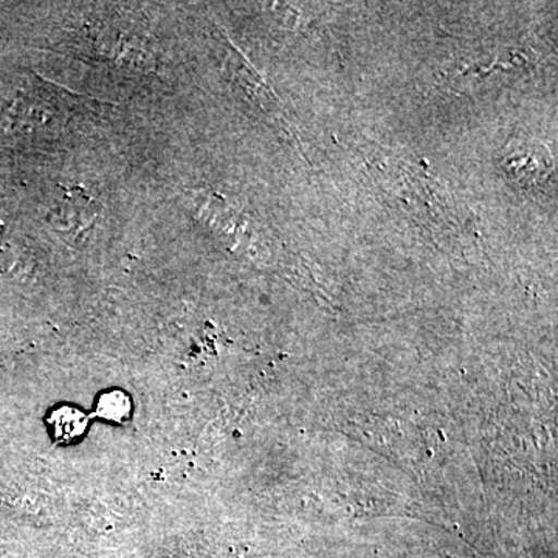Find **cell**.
<instances>
[{
    "instance_id": "cell-1",
    "label": "cell",
    "mask_w": 558,
    "mask_h": 558,
    "mask_svg": "<svg viewBox=\"0 0 558 558\" xmlns=\"http://www.w3.org/2000/svg\"><path fill=\"white\" fill-rule=\"evenodd\" d=\"M126 403L130 402H128V399L124 398V396L119 395V392H116V395L105 396L100 402V413L105 414L108 418H120L121 416H124V413H126L128 410H130V407H126Z\"/></svg>"
}]
</instances>
